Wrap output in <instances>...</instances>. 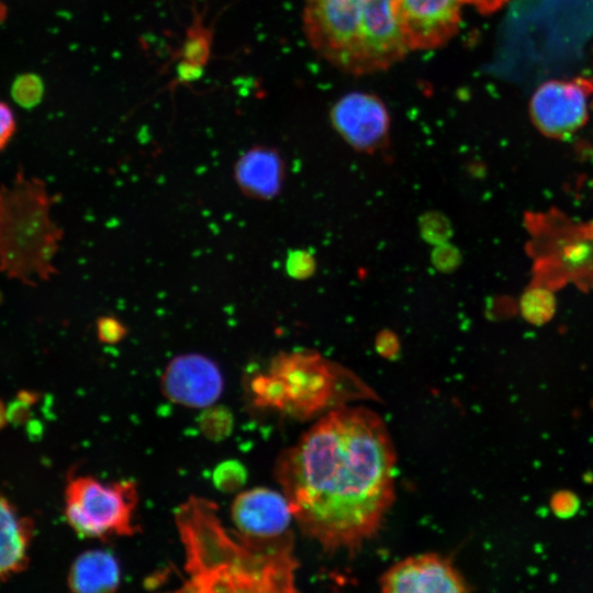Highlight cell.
<instances>
[{
    "mask_svg": "<svg viewBox=\"0 0 593 593\" xmlns=\"http://www.w3.org/2000/svg\"><path fill=\"white\" fill-rule=\"evenodd\" d=\"M211 37L209 32L195 23L188 32V36L182 47L183 60L203 67L210 54Z\"/></svg>",
    "mask_w": 593,
    "mask_h": 593,
    "instance_id": "15",
    "label": "cell"
},
{
    "mask_svg": "<svg viewBox=\"0 0 593 593\" xmlns=\"http://www.w3.org/2000/svg\"><path fill=\"white\" fill-rule=\"evenodd\" d=\"M303 29L322 58L355 76L385 70L410 52L400 0H304Z\"/></svg>",
    "mask_w": 593,
    "mask_h": 593,
    "instance_id": "3",
    "label": "cell"
},
{
    "mask_svg": "<svg viewBox=\"0 0 593 593\" xmlns=\"http://www.w3.org/2000/svg\"><path fill=\"white\" fill-rule=\"evenodd\" d=\"M16 127L15 116L12 109L0 101V152L11 141Z\"/></svg>",
    "mask_w": 593,
    "mask_h": 593,
    "instance_id": "20",
    "label": "cell"
},
{
    "mask_svg": "<svg viewBox=\"0 0 593 593\" xmlns=\"http://www.w3.org/2000/svg\"><path fill=\"white\" fill-rule=\"evenodd\" d=\"M98 339L108 345L122 342L126 334V326L113 315H102L96 324Z\"/></svg>",
    "mask_w": 593,
    "mask_h": 593,
    "instance_id": "18",
    "label": "cell"
},
{
    "mask_svg": "<svg viewBox=\"0 0 593 593\" xmlns=\"http://www.w3.org/2000/svg\"><path fill=\"white\" fill-rule=\"evenodd\" d=\"M592 94L593 79L549 80L532 97L530 119L545 136L567 138L586 122Z\"/></svg>",
    "mask_w": 593,
    "mask_h": 593,
    "instance_id": "7",
    "label": "cell"
},
{
    "mask_svg": "<svg viewBox=\"0 0 593 593\" xmlns=\"http://www.w3.org/2000/svg\"><path fill=\"white\" fill-rule=\"evenodd\" d=\"M329 119L337 134L357 152L372 154L388 144L390 114L372 93L344 94L333 104Z\"/></svg>",
    "mask_w": 593,
    "mask_h": 593,
    "instance_id": "8",
    "label": "cell"
},
{
    "mask_svg": "<svg viewBox=\"0 0 593 593\" xmlns=\"http://www.w3.org/2000/svg\"><path fill=\"white\" fill-rule=\"evenodd\" d=\"M389 593H460L470 591L452 561L435 552L407 557L391 566L379 580Z\"/></svg>",
    "mask_w": 593,
    "mask_h": 593,
    "instance_id": "10",
    "label": "cell"
},
{
    "mask_svg": "<svg viewBox=\"0 0 593 593\" xmlns=\"http://www.w3.org/2000/svg\"><path fill=\"white\" fill-rule=\"evenodd\" d=\"M233 179L247 198L270 201L282 190L286 164L278 149L265 145L253 146L235 161Z\"/></svg>",
    "mask_w": 593,
    "mask_h": 593,
    "instance_id": "12",
    "label": "cell"
},
{
    "mask_svg": "<svg viewBox=\"0 0 593 593\" xmlns=\"http://www.w3.org/2000/svg\"><path fill=\"white\" fill-rule=\"evenodd\" d=\"M580 499L575 493L569 490H559L550 499V508L559 518H570L574 516L580 508Z\"/></svg>",
    "mask_w": 593,
    "mask_h": 593,
    "instance_id": "19",
    "label": "cell"
},
{
    "mask_svg": "<svg viewBox=\"0 0 593 593\" xmlns=\"http://www.w3.org/2000/svg\"><path fill=\"white\" fill-rule=\"evenodd\" d=\"M191 592H293L294 537L250 538L221 523L213 502L191 496L176 512Z\"/></svg>",
    "mask_w": 593,
    "mask_h": 593,
    "instance_id": "2",
    "label": "cell"
},
{
    "mask_svg": "<svg viewBox=\"0 0 593 593\" xmlns=\"http://www.w3.org/2000/svg\"><path fill=\"white\" fill-rule=\"evenodd\" d=\"M510 0H400V14L410 51L438 48L458 32L465 5L482 14L499 11Z\"/></svg>",
    "mask_w": 593,
    "mask_h": 593,
    "instance_id": "6",
    "label": "cell"
},
{
    "mask_svg": "<svg viewBox=\"0 0 593 593\" xmlns=\"http://www.w3.org/2000/svg\"><path fill=\"white\" fill-rule=\"evenodd\" d=\"M216 472V481L224 486L223 489H231L230 486H236L237 484L242 483V467L235 462L228 463V475L219 470Z\"/></svg>",
    "mask_w": 593,
    "mask_h": 593,
    "instance_id": "22",
    "label": "cell"
},
{
    "mask_svg": "<svg viewBox=\"0 0 593 593\" xmlns=\"http://www.w3.org/2000/svg\"><path fill=\"white\" fill-rule=\"evenodd\" d=\"M376 343L382 356L393 355L399 350L398 337L390 331H381Z\"/></svg>",
    "mask_w": 593,
    "mask_h": 593,
    "instance_id": "21",
    "label": "cell"
},
{
    "mask_svg": "<svg viewBox=\"0 0 593 593\" xmlns=\"http://www.w3.org/2000/svg\"><path fill=\"white\" fill-rule=\"evenodd\" d=\"M43 93L41 79L34 75H24L19 77L12 86V97L24 107L36 104Z\"/></svg>",
    "mask_w": 593,
    "mask_h": 593,
    "instance_id": "17",
    "label": "cell"
},
{
    "mask_svg": "<svg viewBox=\"0 0 593 593\" xmlns=\"http://www.w3.org/2000/svg\"><path fill=\"white\" fill-rule=\"evenodd\" d=\"M395 463L383 419L343 405L279 456L276 478L302 533L325 551L355 552L393 503Z\"/></svg>",
    "mask_w": 593,
    "mask_h": 593,
    "instance_id": "1",
    "label": "cell"
},
{
    "mask_svg": "<svg viewBox=\"0 0 593 593\" xmlns=\"http://www.w3.org/2000/svg\"><path fill=\"white\" fill-rule=\"evenodd\" d=\"M30 537V523L0 495V581L25 567Z\"/></svg>",
    "mask_w": 593,
    "mask_h": 593,
    "instance_id": "14",
    "label": "cell"
},
{
    "mask_svg": "<svg viewBox=\"0 0 593 593\" xmlns=\"http://www.w3.org/2000/svg\"><path fill=\"white\" fill-rule=\"evenodd\" d=\"M284 266L289 277L305 280L314 275L316 260L310 250L296 248L288 251Z\"/></svg>",
    "mask_w": 593,
    "mask_h": 593,
    "instance_id": "16",
    "label": "cell"
},
{
    "mask_svg": "<svg viewBox=\"0 0 593 593\" xmlns=\"http://www.w3.org/2000/svg\"><path fill=\"white\" fill-rule=\"evenodd\" d=\"M234 529L250 538L276 539L293 535V518L283 493L254 488L236 495L231 506Z\"/></svg>",
    "mask_w": 593,
    "mask_h": 593,
    "instance_id": "11",
    "label": "cell"
},
{
    "mask_svg": "<svg viewBox=\"0 0 593 593\" xmlns=\"http://www.w3.org/2000/svg\"><path fill=\"white\" fill-rule=\"evenodd\" d=\"M137 501L134 481L104 483L78 475L68 481L65 490V517L83 537L131 536L136 530L133 518Z\"/></svg>",
    "mask_w": 593,
    "mask_h": 593,
    "instance_id": "5",
    "label": "cell"
},
{
    "mask_svg": "<svg viewBox=\"0 0 593 593\" xmlns=\"http://www.w3.org/2000/svg\"><path fill=\"white\" fill-rule=\"evenodd\" d=\"M160 388L169 401L190 409H205L221 396L224 379L209 357L189 353L174 357L165 367Z\"/></svg>",
    "mask_w": 593,
    "mask_h": 593,
    "instance_id": "9",
    "label": "cell"
},
{
    "mask_svg": "<svg viewBox=\"0 0 593 593\" xmlns=\"http://www.w3.org/2000/svg\"><path fill=\"white\" fill-rule=\"evenodd\" d=\"M250 390L257 406L303 419L370 392L355 374L307 350L276 355L267 371L253 378Z\"/></svg>",
    "mask_w": 593,
    "mask_h": 593,
    "instance_id": "4",
    "label": "cell"
},
{
    "mask_svg": "<svg viewBox=\"0 0 593 593\" xmlns=\"http://www.w3.org/2000/svg\"><path fill=\"white\" fill-rule=\"evenodd\" d=\"M120 578V566L115 557L109 551L92 549L74 560L67 583L77 593H109L118 589Z\"/></svg>",
    "mask_w": 593,
    "mask_h": 593,
    "instance_id": "13",
    "label": "cell"
}]
</instances>
